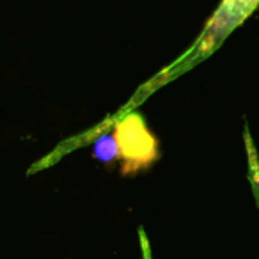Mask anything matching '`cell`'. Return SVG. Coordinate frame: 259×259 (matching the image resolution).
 <instances>
[{
  "mask_svg": "<svg viewBox=\"0 0 259 259\" xmlns=\"http://www.w3.org/2000/svg\"><path fill=\"white\" fill-rule=\"evenodd\" d=\"M93 156L96 160H100L101 163H112L114 160L119 158V146L115 141L114 135H101L100 139H96L94 142V149H93Z\"/></svg>",
  "mask_w": 259,
  "mask_h": 259,
  "instance_id": "4",
  "label": "cell"
},
{
  "mask_svg": "<svg viewBox=\"0 0 259 259\" xmlns=\"http://www.w3.org/2000/svg\"><path fill=\"white\" fill-rule=\"evenodd\" d=\"M243 142H245V153H247L248 183H250L255 204H257V208H259V155H257V148H255V142H254V139H252L248 126L243 128Z\"/></svg>",
  "mask_w": 259,
  "mask_h": 259,
  "instance_id": "3",
  "label": "cell"
},
{
  "mask_svg": "<svg viewBox=\"0 0 259 259\" xmlns=\"http://www.w3.org/2000/svg\"><path fill=\"white\" fill-rule=\"evenodd\" d=\"M139 241H141V252H142V259H153L151 248H149V241L146 236L144 227H139Z\"/></svg>",
  "mask_w": 259,
  "mask_h": 259,
  "instance_id": "5",
  "label": "cell"
},
{
  "mask_svg": "<svg viewBox=\"0 0 259 259\" xmlns=\"http://www.w3.org/2000/svg\"><path fill=\"white\" fill-rule=\"evenodd\" d=\"M259 8V0H220L215 11L204 23L199 36L194 39V43L183 52L178 59H174L169 66L156 73L153 78H149L146 83H142L141 89L134 94V98L128 101L126 107L121 108L119 114L132 112L137 105L146 101L153 93L163 87L165 83H170V80L185 75L190 69H194L199 62L206 61L209 55H213L222 43L238 29L241 27L247 18L255 13Z\"/></svg>",
  "mask_w": 259,
  "mask_h": 259,
  "instance_id": "1",
  "label": "cell"
},
{
  "mask_svg": "<svg viewBox=\"0 0 259 259\" xmlns=\"http://www.w3.org/2000/svg\"><path fill=\"white\" fill-rule=\"evenodd\" d=\"M112 135L119 146L122 176H134L151 165L158 156V142L148 130L144 119L134 110L115 115Z\"/></svg>",
  "mask_w": 259,
  "mask_h": 259,
  "instance_id": "2",
  "label": "cell"
}]
</instances>
